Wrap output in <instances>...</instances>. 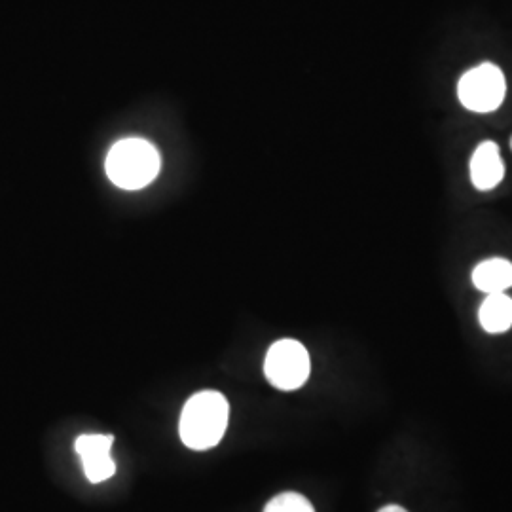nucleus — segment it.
I'll list each match as a JSON object with an SVG mask.
<instances>
[{
    "instance_id": "11",
    "label": "nucleus",
    "mask_w": 512,
    "mask_h": 512,
    "mask_svg": "<svg viewBox=\"0 0 512 512\" xmlns=\"http://www.w3.org/2000/svg\"><path fill=\"white\" fill-rule=\"evenodd\" d=\"M511 147H512V139H511Z\"/></svg>"
},
{
    "instance_id": "8",
    "label": "nucleus",
    "mask_w": 512,
    "mask_h": 512,
    "mask_svg": "<svg viewBox=\"0 0 512 512\" xmlns=\"http://www.w3.org/2000/svg\"><path fill=\"white\" fill-rule=\"evenodd\" d=\"M478 319L482 329L490 334H501L512 327V298L505 293L488 294L482 302Z\"/></svg>"
},
{
    "instance_id": "4",
    "label": "nucleus",
    "mask_w": 512,
    "mask_h": 512,
    "mask_svg": "<svg viewBox=\"0 0 512 512\" xmlns=\"http://www.w3.org/2000/svg\"><path fill=\"white\" fill-rule=\"evenodd\" d=\"M310 355L296 340H279L268 349L264 372L268 382L281 391H294L310 378Z\"/></svg>"
},
{
    "instance_id": "3",
    "label": "nucleus",
    "mask_w": 512,
    "mask_h": 512,
    "mask_svg": "<svg viewBox=\"0 0 512 512\" xmlns=\"http://www.w3.org/2000/svg\"><path fill=\"white\" fill-rule=\"evenodd\" d=\"M507 92L505 76L492 63H482L461 76L458 95L465 109L488 114L501 107Z\"/></svg>"
},
{
    "instance_id": "1",
    "label": "nucleus",
    "mask_w": 512,
    "mask_h": 512,
    "mask_svg": "<svg viewBox=\"0 0 512 512\" xmlns=\"http://www.w3.org/2000/svg\"><path fill=\"white\" fill-rule=\"evenodd\" d=\"M230 406L219 391H200L184 404L179 433L192 450H209L217 446L228 427Z\"/></svg>"
},
{
    "instance_id": "2",
    "label": "nucleus",
    "mask_w": 512,
    "mask_h": 512,
    "mask_svg": "<svg viewBox=\"0 0 512 512\" xmlns=\"http://www.w3.org/2000/svg\"><path fill=\"white\" fill-rule=\"evenodd\" d=\"M160 167V152L145 139L118 141L107 156V175L124 190L145 188L156 179Z\"/></svg>"
},
{
    "instance_id": "7",
    "label": "nucleus",
    "mask_w": 512,
    "mask_h": 512,
    "mask_svg": "<svg viewBox=\"0 0 512 512\" xmlns=\"http://www.w3.org/2000/svg\"><path fill=\"white\" fill-rule=\"evenodd\" d=\"M473 283L482 293H505L512 287V262L505 258H490L480 262L473 272Z\"/></svg>"
},
{
    "instance_id": "9",
    "label": "nucleus",
    "mask_w": 512,
    "mask_h": 512,
    "mask_svg": "<svg viewBox=\"0 0 512 512\" xmlns=\"http://www.w3.org/2000/svg\"><path fill=\"white\" fill-rule=\"evenodd\" d=\"M264 512H315V509L304 495L287 492L274 497Z\"/></svg>"
},
{
    "instance_id": "5",
    "label": "nucleus",
    "mask_w": 512,
    "mask_h": 512,
    "mask_svg": "<svg viewBox=\"0 0 512 512\" xmlns=\"http://www.w3.org/2000/svg\"><path fill=\"white\" fill-rule=\"evenodd\" d=\"M112 444V435H82L74 442L76 454L82 459L84 475L92 484L105 482L116 475V463L110 458Z\"/></svg>"
},
{
    "instance_id": "10",
    "label": "nucleus",
    "mask_w": 512,
    "mask_h": 512,
    "mask_svg": "<svg viewBox=\"0 0 512 512\" xmlns=\"http://www.w3.org/2000/svg\"><path fill=\"white\" fill-rule=\"evenodd\" d=\"M378 512H408L403 507H397V505H387L384 509H380Z\"/></svg>"
},
{
    "instance_id": "6",
    "label": "nucleus",
    "mask_w": 512,
    "mask_h": 512,
    "mask_svg": "<svg viewBox=\"0 0 512 512\" xmlns=\"http://www.w3.org/2000/svg\"><path fill=\"white\" fill-rule=\"evenodd\" d=\"M505 177V164L501 160L499 147L494 141H486L478 148L471 158V181L478 190H492Z\"/></svg>"
}]
</instances>
